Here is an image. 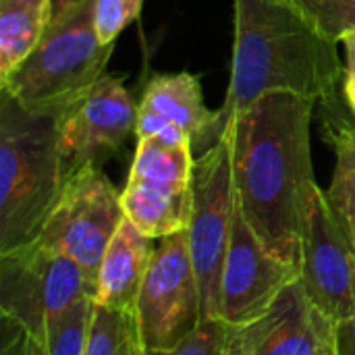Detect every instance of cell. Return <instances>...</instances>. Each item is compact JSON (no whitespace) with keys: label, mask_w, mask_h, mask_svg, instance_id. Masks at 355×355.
<instances>
[{"label":"cell","mask_w":355,"mask_h":355,"mask_svg":"<svg viewBox=\"0 0 355 355\" xmlns=\"http://www.w3.org/2000/svg\"><path fill=\"white\" fill-rule=\"evenodd\" d=\"M316 104L268 92L227 127L237 204L268 254L300 268L304 216L316 185L310 129Z\"/></svg>","instance_id":"obj_1"},{"label":"cell","mask_w":355,"mask_h":355,"mask_svg":"<svg viewBox=\"0 0 355 355\" xmlns=\"http://www.w3.org/2000/svg\"><path fill=\"white\" fill-rule=\"evenodd\" d=\"M337 46L283 0H235V48L220 133L258 98L281 89L310 98L327 129L343 125L345 119L337 116L345 67Z\"/></svg>","instance_id":"obj_2"},{"label":"cell","mask_w":355,"mask_h":355,"mask_svg":"<svg viewBox=\"0 0 355 355\" xmlns=\"http://www.w3.org/2000/svg\"><path fill=\"white\" fill-rule=\"evenodd\" d=\"M67 108H25L0 89V256L33 243L60 200Z\"/></svg>","instance_id":"obj_3"},{"label":"cell","mask_w":355,"mask_h":355,"mask_svg":"<svg viewBox=\"0 0 355 355\" xmlns=\"http://www.w3.org/2000/svg\"><path fill=\"white\" fill-rule=\"evenodd\" d=\"M114 44H102L94 25V0L54 15L35 50L0 83L25 108L79 102L106 73Z\"/></svg>","instance_id":"obj_4"},{"label":"cell","mask_w":355,"mask_h":355,"mask_svg":"<svg viewBox=\"0 0 355 355\" xmlns=\"http://www.w3.org/2000/svg\"><path fill=\"white\" fill-rule=\"evenodd\" d=\"M193 146L187 139L148 135L137 139L121 202L125 216L150 239L189 227L193 210Z\"/></svg>","instance_id":"obj_5"},{"label":"cell","mask_w":355,"mask_h":355,"mask_svg":"<svg viewBox=\"0 0 355 355\" xmlns=\"http://www.w3.org/2000/svg\"><path fill=\"white\" fill-rule=\"evenodd\" d=\"M96 287L64 254L33 241L0 256V314L40 345L48 322L73 304L94 297Z\"/></svg>","instance_id":"obj_6"},{"label":"cell","mask_w":355,"mask_h":355,"mask_svg":"<svg viewBox=\"0 0 355 355\" xmlns=\"http://www.w3.org/2000/svg\"><path fill=\"white\" fill-rule=\"evenodd\" d=\"M191 187L193 210L187 241L200 285L202 316L204 320L220 318V281L237 210L231 141L227 133L196 158Z\"/></svg>","instance_id":"obj_7"},{"label":"cell","mask_w":355,"mask_h":355,"mask_svg":"<svg viewBox=\"0 0 355 355\" xmlns=\"http://www.w3.org/2000/svg\"><path fill=\"white\" fill-rule=\"evenodd\" d=\"M125 218L121 193L98 166L73 173L37 241L75 260L96 287L106 248Z\"/></svg>","instance_id":"obj_8"},{"label":"cell","mask_w":355,"mask_h":355,"mask_svg":"<svg viewBox=\"0 0 355 355\" xmlns=\"http://www.w3.org/2000/svg\"><path fill=\"white\" fill-rule=\"evenodd\" d=\"M135 312L148 352L177 347L204 320L187 229L158 239Z\"/></svg>","instance_id":"obj_9"},{"label":"cell","mask_w":355,"mask_h":355,"mask_svg":"<svg viewBox=\"0 0 355 355\" xmlns=\"http://www.w3.org/2000/svg\"><path fill=\"white\" fill-rule=\"evenodd\" d=\"M300 283L335 324L354 312L355 252L318 183L304 216Z\"/></svg>","instance_id":"obj_10"},{"label":"cell","mask_w":355,"mask_h":355,"mask_svg":"<svg viewBox=\"0 0 355 355\" xmlns=\"http://www.w3.org/2000/svg\"><path fill=\"white\" fill-rule=\"evenodd\" d=\"M131 135H137V106L121 77L104 75L62 116L60 156L67 181L85 166L102 168Z\"/></svg>","instance_id":"obj_11"},{"label":"cell","mask_w":355,"mask_h":355,"mask_svg":"<svg viewBox=\"0 0 355 355\" xmlns=\"http://www.w3.org/2000/svg\"><path fill=\"white\" fill-rule=\"evenodd\" d=\"M295 281L300 268L266 252L237 204L220 281V320L235 329L248 327Z\"/></svg>","instance_id":"obj_12"},{"label":"cell","mask_w":355,"mask_h":355,"mask_svg":"<svg viewBox=\"0 0 355 355\" xmlns=\"http://www.w3.org/2000/svg\"><path fill=\"white\" fill-rule=\"evenodd\" d=\"M168 135L187 139L204 154L220 137V110L204 102L202 83L191 73L154 75L137 104V139Z\"/></svg>","instance_id":"obj_13"},{"label":"cell","mask_w":355,"mask_h":355,"mask_svg":"<svg viewBox=\"0 0 355 355\" xmlns=\"http://www.w3.org/2000/svg\"><path fill=\"white\" fill-rule=\"evenodd\" d=\"M237 333L243 355H320L335 347V322L312 302L300 281Z\"/></svg>","instance_id":"obj_14"},{"label":"cell","mask_w":355,"mask_h":355,"mask_svg":"<svg viewBox=\"0 0 355 355\" xmlns=\"http://www.w3.org/2000/svg\"><path fill=\"white\" fill-rule=\"evenodd\" d=\"M154 250V239L125 216L102 258L94 304L110 310H137Z\"/></svg>","instance_id":"obj_15"},{"label":"cell","mask_w":355,"mask_h":355,"mask_svg":"<svg viewBox=\"0 0 355 355\" xmlns=\"http://www.w3.org/2000/svg\"><path fill=\"white\" fill-rule=\"evenodd\" d=\"M52 19V0H0V83L35 50Z\"/></svg>","instance_id":"obj_16"},{"label":"cell","mask_w":355,"mask_h":355,"mask_svg":"<svg viewBox=\"0 0 355 355\" xmlns=\"http://www.w3.org/2000/svg\"><path fill=\"white\" fill-rule=\"evenodd\" d=\"M329 133L337 160L327 198L355 252V127L343 123Z\"/></svg>","instance_id":"obj_17"},{"label":"cell","mask_w":355,"mask_h":355,"mask_svg":"<svg viewBox=\"0 0 355 355\" xmlns=\"http://www.w3.org/2000/svg\"><path fill=\"white\" fill-rule=\"evenodd\" d=\"M85 355H148L137 312L94 304Z\"/></svg>","instance_id":"obj_18"},{"label":"cell","mask_w":355,"mask_h":355,"mask_svg":"<svg viewBox=\"0 0 355 355\" xmlns=\"http://www.w3.org/2000/svg\"><path fill=\"white\" fill-rule=\"evenodd\" d=\"M94 314V297L79 300L69 310L54 316L40 345L42 355H85Z\"/></svg>","instance_id":"obj_19"},{"label":"cell","mask_w":355,"mask_h":355,"mask_svg":"<svg viewBox=\"0 0 355 355\" xmlns=\"http://www.w3.org/2000/svg\"><path fill=\"white\" fill-rule=\"evenodd\" d=\"M306 17L324 37L341 44L355 35V0H283Z\"/></svg>","instance_id":"obj_20"},{"label":"cell","mask_w":355,"mask_h":355,"mask_svg":"<svg viewBox=\"0 0 355 355\" xmlns=\"http://www.w3.org/2000/svg\"><path fill=\"white\" fill-rule=\"evenodd\" d=\"M144 0H94V25L102 44H114L116 37L141 12Z\"/></svg>","instance_id":"obj_21"},{"label":"cell","mask_w":355,"mask_h":355,"mask_svg":"<svg viewBox=\"0 0 355 355\" xmlns=\"http://www.w3.org/2000/svg\"><path fill=\"white\" fill-rule=\"evenodd\" d=\"M231 327L220 318L202 320L200 327L177 347L166 352H148V355H223Z\"/></svg>","instance_id":"obj_22"},{"label":"cell","mask_w":355,"mask_h":355,"mask_svg":"<svg viewBox=\"0 0 355 355\" xmlns=\"http://www.w3.org/2000/svg\"><path fill=\"white\" fill-rule=\"evenodd\" d=\"M345 48V71H343V94L347 100L349 110L354 112L355 116V35L345 37L343 42Z\"/></svg>","instance_id":"obj_23"},{"label":"cell","mask_w":355,"mask_h":355,"mask_svg":"<svg viewBox=\"0 0 355 355\" xmlns=\"http://www.w3.org/2000/svg\"><path fill=\"white\" fill-rule=\"evenodd\" d=\"M335 349L337 355H355V304L349 318L335 324Z\"/></svg>","instance_id":"obj_24"},{"label":"cell","mask_w":355,"mask_h":355,"mask_svg":"<svg viewBox=\"0 0 355 355\" xmlns=\"http://www.w3.org/2000/svg\"><path fill=\"white\" fill-rule=\"evenodd\" d=\"M223 355H243L241 339H239V333H237V329H235V327H231V331H229L227 347H225V354Z\"/></svg>","instance_id":"obj_25"},{"label":"cell","mask_w":355,"mask_h":355,"mask_svg":"<svg viewBox=\"0 0 355 355\" xmlns=\"http://www.w3.org/2000/svg\"><path fill=\"white\" fill-rule=\"evenodd\" d=\"M79 2H83V0H52V4H54V15H60V12L69 10L71 6H75V4H79Z\"/></svg>","instance_id":"obj_26"},{"label":"cell","mask_w":355,"mask_h":355,"mask_svg":"<svg viewBox=\"0 0 355 355\" xmlns=\"http://www.w3.org/2000/svg\"><path fill=\"white\" fill-rule=\"evenodd\" d=\"M320 355H337V349H335V347H329L327 352H322Z\"/></svg>","instance_id":"obj_27"},{"label":"cell","mask_w":355,"mask_h":355,"mask_svg":"<svg viewBox=\"0 0 355 355\" xmlns=\"http://www.w3.org/2000/svg\"><path fill=\"white\" fill-rule=\"evenodd\" d=\"M33 355H42V354H40V349H37L35 345H33Z\"/></svg>","instance_id":"obj_28"}]
</instances>
